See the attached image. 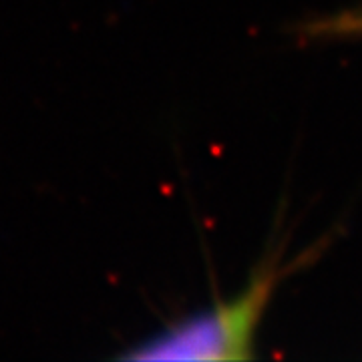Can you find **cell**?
<instances>
[{
    "instance_id": "cell-2",
    "label": "cell",
    "mask_w": 362,
    "mask_h": 362,
    "mask_svg": "<svg viewBox=\"0 0 362 362\" xmlns=\"http://www.w3.org/2000/svg\"><path fill=\"white\" fill-rule=\"evenodd\" d=\"M318 33H332V35H362V8L354 11V13L342 14L332 21H326L316 25Z\"/></svg>"
},
{
    "instance_id": "cell-1",
    "label": "cell",
    "mask_w": 362,
    "mask_h": 362,
    "mask_svg": "<svg viewBox=\"0 0 362 362\" xmlns=\"http://www.w3.org/2000/svg\"><path fill=\"white\" fill-rule=\"evenodd\" d=\"M294 266L264 264L238 294L185 316L123 354L127 361H246L278 286Z\"/></svg>"
}]
</instances>
